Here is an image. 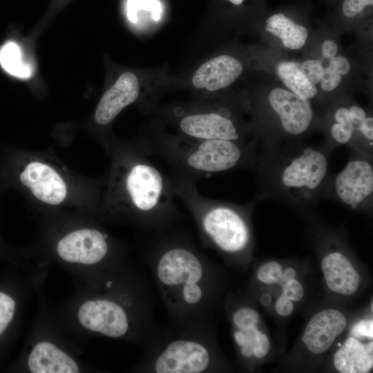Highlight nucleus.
<instances>
[{"label": "nucleus", "mask_w": 373, "mask_h": 373, "mask_svg": "<svg viewBox=\"0 0 373 373\" xmlns=\"http://www.w3.org/2000/svg\"><path fill=\"white\" fill-rule=\"evenodd\" d=\"M332 152L324 143L309 146L299 140L258 146L254 171L260 191L256 198L310 212L323 199Z\"/></svg>", "instance_id": "obj_1"}, {"label": "nucleus", "mask_w": 373, "mask_h": 373, "mask_svg": "<svg viewBox=\"0 0 373 373\" xmlns=\"http://www.w3.org/2000/svg\"><path fill=\"white\" fill-rule=\"evenodd\" d=\"M140 146L150 156L162 159L172 173L195 181L217 173L254 170L258 152L256 140H202L159 131L146 135Z\"/></svg>", "instance_id": "obj_2"}, {"label": "nucleus", "mask_w": 373, "mask_h": 373, "mask_svg": "<svg viewBox=\"0 0 373 373\" xmlns=\"http://www.w3.org/2000/svg\"><path fill=\"white\" fill-rule=\"evenodd\" d=\"M140 145L118 155L111 182L110 204L149 224L177 214L170 177L163 173Z\"/></svg>", "instance_id": "obj_3"}, {"label": "nucleus", "mask_w": 373, "mask_h": 373, "mask_svg": "<svg viewBox=\"0 0 373 373\" xmlns=\"http://www.w3.org/2000/svg\"><path fill=\"white\" fill-rule=\"evenodd\" d=\"M170 179L175 196L186 205L214 245L229 253L244 251L249 246V217L259 202L256 198L246 204L213 200L198 192L194 180L175 173Z\"/></svg>", "instance_id": "obj_4"}, {"label": "nucleus", "mask_w": 373, "mask_h": 373, "mask_svg": "<svg viewBox=\"0 0 373 373\" xmlns=\"http://www.w3.org/2000/svg\"><path fill=\"white\" fill-rule=\"evenodd\" d=\"M323 199L356 211H370L373 205V155L350 149L349 160L336 174H330Z\"/></svg>", "instance_id": "obj_5"}, {"label": "nucleus", "mask_w": 373, "mask_h": 373, "mask_svg": "<svg viewBox=\"0 0 373 373\" xmlns=\"http://www.w3.org/2000/svg\"><path fill=\"white\" fill-rule=\"evenodd\" d=\"M173 119L180 135L202 140L249 142L250 133L227 108L218 110H174Z\"/></svg>", "instance_id": "obj_6"}, {"label": "nucleus", "mask_w": 373, "mask_h": 373, "mask_svg": "<svg viewBox=\"0 0 373 373\" xmlns=\"http://www.w3.org/2000/svg\"><path fill=\"white\" fill-rule=\"evenodd\" d=\"M267 102L276 122L270 145L299 140L310 130L314 113L309 100L285 89L276 88L269 92Z\"/></svg>", "instance_id": "obj_7"}, {"label": "nucleus", "mask_w": 373, "mask_h": 373, "mask_svg": "<svg viewBox=\"0 0 373 373\" xmlns=\"http://www.w3.org/2000/svg\"><path fill=\"white\" fill-rule=\"evenodd\" d=\"M157 274L166 286H182V296L188 304H196L202 298L198 283L203 276L201 262L189 248L174 246L166 249L159 260Z\"/></svg>", "instance_id": "obj_8"}, {"label": "nucleus", "mask_w": 373, "mask_h": 373, "mask_svg": "<svg viewBox=\"0 0 373 373\" xmlns=\"http://www.w3.org/2000/svg\"><path fill=\"white\" fill-rule=\"evenodd\" d=\"M324 144L332 151L345 145L373 155L372 117L357 105L336 108Z\"/></svg>", "instance_id": "obj_9"}, {"label": "nucleus", "mask_w": 373, "mask_h": 373, "mask_svg": "<svg viewBox=\"0 0 373 373\" xmlns=\"http://www.w3.org/2000/svg\"><path fill=\"white\" fill-rule=\"evenodd\" d=\"M207 348L198 342L178 340L169 343L157 358L155 372L157 373H200L209 363Z\"/></svg>", "instance_id": "obj_10"}, {"label": "nucleus", "mask_w": 373, "mask_h": 373, "mask_svg": "<svg viewBox=\"0 0 373 373\" xmlns=\"http://www.w3.org/2000/svg\"><path fill=\"white\" fill-rule=\"evenodd\" d=\"M106 236L94 229H82L63 237L58 242L57 251L64 260L93 265L107 254Z\"/></svg>", "instance_id": "obj_11"}, {"label": "nucleus", "mask_w": 373, "mask_h": 373, "mask_svg": "<svg viewBox=\"0 0 373 373\" xmlns=\"http://www.w3.org/2000/svg\"><path fill=\"white\" fill-rule=\"evenodd\" d=\"M80 323L89 330L109 337H120L128 330V322L124 309L108 300H88L79 308Z\"/></svg>", "instance_id": "obj_12"}, {"label": "nucleus", "mask_w": 373, "mask_h": 373, "mask_svg": "<svg viewBox=\"0 0 373 373\" xmlns=\"http://www.w3.org/2000/svg\"><path fill=\"white\" fill-rule=\"evenodd\" d=\"M39 200L51 205L61 203L67 195L66 184L61 175L50 166L38 161L30 162L19 175Z\"/></svg>", "instance_id": "obj_13"}, {"label": "nucleus", "mask_w": 373, "mask_h": 373, "mask_svg": "<svg viewBox=\"0 0 373 373\" xmlns=\"http://www.w3.org/2000/svg\"><path fill=\"white\" fill-rule=\"evenodd\" d=\"M139 93L136 75L131 72L122 73L99 100L95 114L96 123L102 126L109 124L124 108L137 99Z\"/></svg>", "instance_id": "obj_14"}, {"label": "nucleus", "mask_w": 373, "mask_h": 373, "mask_svg": "<svg viewBox=\"0 0 373 373\" xmlns=\"http://www.w3.org/2000/svg\"><path fill=\"white\" fill-rule=\"evenodd\" d=\"M346 318L334 309L323 310L309 321L303 336V341L314 354L328 350L346 327Z\"/></svg>", "instance_id": "obj_15"}, {"label": "nucleus", "mask_w": 373, "mask_h": 373, "mask_svg": "<svg viewBox=\"0 0 373 373\" xmlns=\"http://www.w3.org/2000/svg\"><path fill=\"white\" fill-rule=\"evenodd\" d=\"M242 70V65L237 59L220 55L202 64L194 73L191 82L197 89L213 92L231 85Z\"/></svg>", "instance_id": "obj_16"}, {"label": "nucleus", "mask_w": 373, "mask_h": 373, "mask_svg": "<svg viewBox=\"0 0 373 373\" xmlns=\"http://www.w3.org/2000/svg\"><path fill=\"white\" fill-rule=\"evenodd\" d=\"M321 269L327 287L333 291L351 295L360 284V276L347 257L340 251L326 255L321 262Z\"/></svg>", "instance_id": "obj_17"}, {"label": "nucleus", "mask_w": 373, "mask_h": 373, "mask_svg": "<svg viewBox=\"0 0 373 373\" xmlns=\"http://www.w3.org/2000/svg\"><path fill=\"white\" fill-rule=\"evenodd\" d=\"M28 366L32 373H77L72 358L50 342L37 344L30 354Z\"/></svg>", "instance_id": "obj_18"}, {"label": "nucleus", "mask_w": 373, "mask_h": 373, "mask_svg": "<svg viewBox=\"0 0 373 373\" xmlns=\"http://www.w3.org/2000/svg\"><path fill=\"white\" fill-rule=\"evenodd\" d=\"M372 342L363 345L350 337L336 352L334 366L341 373H366L373 365Z\"/></svg>", "instance_id": "obj_19"}, {"label": "nucleus", "mask_w": 373, "mask_h": 373, "mask_svg": "<svg viewBox=\"0 0 373 373\" xmlns=\"http://www.w3.org/2000/svg\"><path fill=\"white\" fill-rule=\"evenodd\" d=\"M266 23L265 30L280 38L285 47L298 50L305 45L308 36L307 30L285 15H274L267 19Z\"/></svg>", "instance_id": "obj_20"}, {"label": "nucleus", "mask_w": 373, "mask_h": 373, "mask_svg": "<svg viewBox=\"0 0 373 373\" xmlns=\"http://www.w3.org/2000/svg\"><path fill=\"white\" fill-rule=\"evenodd\" d=\"M276 72L283 84L300 97L309 100L317 95L315 84L304 74L297 63L280 61L277 66Z\"/></svg>", "instance_id": "obj_21"}, {"label": "nucleus", "mask_w": 373, "mask_h": 373, "mask_svg": "<svg viewBox=\"0 0 373 373\" xmlns=\"http://www.w3.org/2000/svg\"><path fill=\"white\" fill-rule=\"evenodd\" d=\"M0 64L5 70L15 77L27 79L32 75V68L22 61L19 46L13 41L5 44L0 49Z\"/></svg>", "instance_id": "obj_22"}, {"label": "nucleus", "mask_w": 373, "mask_h": 373, "mask_svg": "<svg viewBox=\"0 0 373 373\" xmlns=\"http://www.w3.org/2000/svg\"><path fill=\"white\" fill-rule=\"evenodd\" d=\"M259 330L256 327L240 329L235 333L236 343L241 347V352L245 357L254 355V347Z\"/></svg>", "instance_id": "obj_23"}, {"label": "nucleus", "mask_w": 373, "mask_h": 373, "mask_svg": "<svg viewBox=\"0 0 373 373\" xmlns=\"http://www.w3.org/2000/svg\"><path fill=\"white\" fill-rule=\"evenodd\" d=\"M127 8L128 16L132 21H136V13L141 8L151 10L155 19L160 17L161 10L160 4L157 0H129Z\"/></svg>", "instance_id": "obj_24"}, {"label": "nucleus", "mask_w": 373, "mask_h": 373, "mask_svg": "<svg viewBox=\"0 0 373 373\" xmlns=\"http://www.w3.org/2000/svg\"><path fill=\"white\" fill-rule=\"evenodd\" d=\"M283 274L281 265L276 262L271 261L263 265L257 274L258 279L266 284L280 283Z\"/></svg>", "instance_id": "obj_25"}, {"label": "nucleus", "mask_w": 373, "mask_h": 373, "mask_svg": "<svg viewBox=\"0 0 373 373\" xmlns=\"http://www.w3.org/2000/svg\"><path fill=\"white\" fill-rule=\"evenodd\" d=\"M15 309L14 300L10 296L0 292V335L12 321Z\"/></svg>", "instance_id": "obj_26"}, {"label": "nucleus", "mask_w": 373, "mask_h": 373, "mask_svg": "<svg viewBox=\"0 0 373 373\" xmlns=\"http://www.w3.org/2000/svg\"><path fill=\"white\" fill-rule=\"evenodd\" d=\"M233 321L240 329L256 327L259 315L253 309L245 307L238 310L233 315Z\"/></svg>", "instance_id": "obj_27"}, {"label": "nucleus", "mask_w": 373, "mask_h": 373, "mask_svg": "<svg viewBox=\"0 0 373 373\" xmlns=\"http://www.w3.org/2000/svg\"><path fill=\"white\" fill-rule=\"evenodd\" d=\"M324 68L321 59L307 60L300 66L302 71L314 84L320 82Z\"/></svg>", "instance_id": "obj_28"}, {"label": "nucleus", "mask_w": 373, "mask_h": 373, "mask_svg": "<svg viewBox=\"0 0 373 373\" xmlns=\"http://www.w3.org/2000/svg\"><path fill=\"white\" fill-rule=\"evenodd\" d=\"M341 81V75L329 68H324L321 77V86L323 90L330 92L334 90Z\"/></svg>", "instance_id": "obj_29"}, {"label": "nucleus", "mask_w": 373, "mask_h": 373, "mask_svg": "<svg viewBox=\"0 0 373 373\" xmlns=\"http://www.w3.org/2000/svg\"><path fill=\"white\" fill-rule=\"evenodd\" d=\"M303 294V287L298 280L293 279L283 283V295L290 300L298 302L302 299Z\"/></svg>", "instance_id": "obj_30"}, {"label": "nucleus", "mask_w": 373, "mask_h": 373, "mask_svg": "<svg viewBox=\"0 0 373 373\" xmlns=\"http://www.w3.org/2000/svg\"><path fill=\"white\" fill-rule=\"evenodd\" d=\"M373 0H344L343 12L347 17H353L360 13L367 6H372Z\"/></svg>", "instance_id": "obj_31"}, {"label": "nucleus", "mask_w": 373, "mask_h": 373, "mask_svg": "<svg viewBox=\"0 0 373 373\" xmlns=\"http://www.w3.org/2000/svg\"><path fill=\"white\" fill-rule=\"evenodd\" d=\"M352 337L355 338L373 337V321L372 320H363L356 323L350 331Z\"/></svg>", "instance_id": "obj_32"}, {"label": "nucleus", "mask_w": 373, "mask_h": 373, "mask_svg": "<svg viewBox=\"0 0 373 373\" xmlns=\"http://www.w3.org/2000/svg\"><path fill=\"white\" fill-rule=\"evenodd\" d=\"M269 348V338L265 334L259 331L254 347V355L257 358H262L268 353Z\"/></svg>", "instance_id": "obj_33"}, {"label": "nucleus", "mask_w": 373, "mask_h": 373, "mask_svg": "<svg viewBox=\"0 0 373 373\" xmlns=\"http://www.w3.org/2000/svg\"><path fill=\"white\" fill-rule=\"evenodd\" d=\"M327 66L340 75H347L350 70V65L347 59L343 56L334 57L329 59Z\"/></svg>", "instance_id": "obj_34"}, {"label": "nucleus", "mask_w": 373, "mask_h": 373, "mask_svg": "<svg viewBox=\"0 0 373 373\" xmlns=\"http://www.w3.org/2000/svg\"><path fill=\"white\" fill-rule=\"evenodd\" d=\"M275 309L279 315L285 316L292 313L294 305L291 300L282 294L275 304Z\"/></svg>", "instance_id": "obj_35"}, {"label": "nucleus", "mask_w": 373, "mask_h": 373, "mask_svg": "<svg viewBox=\"0 0 373 373\" xmlns=\"http://www.w3.org/2000/svg\"><path fill=\"white\" fill-rule=\"evenodd\" d=\"M338 51L336 44L332 40L325 41L322 46L323 59H330L335 57Z\"/></svg>", "instance_id": "obj_36"}, {"label": "nucleus", "mask_w": 373, "mask_h": 373, "mask_svg": "<svg viewBox=\"0 0 373 373\" xmlns=\"http://www.w3.org/2000/svg\"><path fill=\"white\" fill-rule=\"evenodd\" d=\"M296 271L293 268H287L284 272H283L280 282L285 283L289 280L295 279Z\"/></svg>", "instance_id": "obj_37"}, {"label": "nucleus", "mask_w": 373, "mask_h": 373, "mask_svg": "<svg viewBox=\"0 0 373 373\" xmlns=\"http://www.w3.org/2000/svg\"><path fill=\"white\" fill-rule=\"evenodd\" d=\"M271 296L269 294H264L260 297V302L264 305H269L271 303Z\"/></svg>", "instance_id": "obj_38"}, {"label": "nucleus", "mask_w": 373, "mask_h": 373, "mask_svg": "<svg viewBox=\"0 0 373 373\" xmlns=\"http://www.w3.org/2000/svg\"><path fill=\"white\" fill-rule=\"evenodd\" d=\"M228 1L234 5H240L243 2L244 0H228Z\"/></svg>", "instance_id": "obj_39"}]
</instances>
